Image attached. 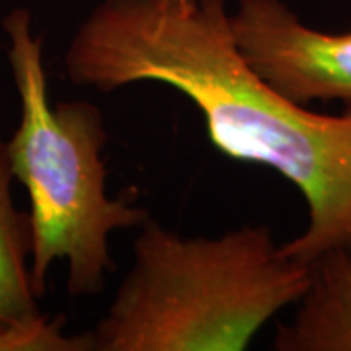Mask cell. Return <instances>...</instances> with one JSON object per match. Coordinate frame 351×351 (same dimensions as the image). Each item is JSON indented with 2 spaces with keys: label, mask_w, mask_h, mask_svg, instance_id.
Instances as JSON below:
<instances>
[{
  "label": "cell",
  "mask_w": 351,
  "mask_h": 351,
  "mask_svg": "<svg viewBox=\"0 0 351 351\" xmlns=\"http://www.w3.org/2000/svg\"><path fill=\"white\" fill-rule=\"evenodd\" d=\"M226 0H101L64 51L71 84L113 94L164 84L199 112L215 149L283 176L306 203V226L281 244L311 265L351 254V112L316 113L242 59Z\"/></svg>",
  "instance_id": "obj_1"
},
{
  "label": "cell",
  "mask_w": 351,
  "mask_h": 351,
  "mask_svg": "<svg viewBox=\"0 0 351 351\" xmlns=\"http://www.w3.org/2000/svg\"><path fill=\"white\" fill-rule=\"evenodd\" d=\"M311 265L289 258L267 225L182 237L149 219L90 351H242L297 304Z\"/></svg>",
  "instance_id": "obj_2"
},
{
  "label": "cell",
  "mask_w": 351,
  "mask_h": 351,
  "mask_svg": "<svg viewBox=\"0 0 351 351\" xmlns=\"http://www.w3.org/2000/svg\"><path fill=\"white\" fill-rule=\"evenodd\" d=\"M6 59L20 100V121L8 138L14 178L27 191L29 269L43 299L55 262L66 263L73 299L98 297L115 271L110 239L115 230L141 228L151 215L106 191L108 127L101 110L86 100L51 104L43 36L27 8L4 16Z\"/></svg>",
  "instance_id": "obj_3"
},
{
  "label": "cell",
  "mask_w": 351,
  "mask_h": 351,
  "mask_svg": "<svg viewBox=\"0 0 351 351\" xmlns=\"http://www.w3.org/2000/svg\"><path fill=\"white\" fill-rule=\"evenodd\" d=\"M242 59L289 100L339 101L351 112V32L311 27L283 0H239L228 14Z\"/></svg>",
  "instance_id": "obj_4"
},
{
  "label": "cell",
  "mask_w": 351,
  "mask_h": 351,
  "mask_svg": "<svg viewBox=\"0 0 351 351\" xmlns=\"http://www.w3.org/2000/svg\"><path fill=\"white\" fill-rule=\"evenodd\" d=\"M8 138L0 133V351H90L86 334L66 336L39 308L32 281L29 217L14 201Z\"/></svg>",
  "instance_id": "obj_5"
},
{
  "label": "cell",
  "mask_w": 351,
  "mask_h": 351,
  "mask_svg": "<svg viewBox=\"0 0 351 351\" xmlns=\"http://www.w3.org/2000/svg\"><path fill=\"white\" fill-rule=\"evenodd\" d=\"M276 351H351V254L328 252L311 263V283L289 322L274 336Z\"/></svg>",
  "instance_id": "obj_6"
}]
</instances>
